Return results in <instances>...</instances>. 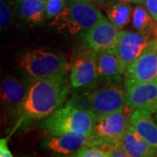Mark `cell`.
I'll list each match as a JSON object with an SVG mask.
<instances>
[{"mask_svg":"<svg viewBox=\"0 0 157 157\" xmlns=\"http://www.w3.org/2000/svg\"><path fill=\"white\" fill-rule=\"evenodd\" d=\"M67 73L54 77L34 79L29 86L23 104L20 122L45 120L67 103L71 90Z\"/></svg>","mask_w":157,"mask_h":157,"instance_id":"cell-1","label":"cell"},{"mask_svg":"<svg viewBox=\"0 0 157 157\" xmlns=\"http://www.w3.org/2000/svg\"><path fill=\"white\" fill-rule=\"evenodd\" d=\"M124 85L121 75L98 78L94 84L74 93L68 103L89 113L94 121L125 107Z\"/></svg>","mask_w":157,"mask_h":157,"instance_id":"cell-2","label":"cell"},{"mask_svg":"<svg viewBox=\"0 0 157 157\" xmlns=\"http://www.w3.org/2000/svg\"><path fill=\"white\" fill-rule=\"evenodd\" d=\"M94 119L89 113L67 102L41 123V129L48 136L64 134L91 135Z\"/></svg>","mask_w":157,"mask_h":157,"instance_id":"cell-3","label":"cell"},{"mask_svg":"<svg viewBox=\"0 0 157 157\" xmlns=\"http://www.w3.org/2000/svg\"><path fill=\"white\" fill-rule=\"evenodd\" d=\"M17 64L33 79L54 77L67 73V62L61 53L32 49L22 52L16 58Z\"/></svg>","mask_w":157,"mask_h":157,"instance_id":"cell-4","label":"cell"},{"mask_svg":"<svg viewBox=\"0 0 157 157\" xmlns=\"http://www.w3.org/2000/svg\"><path fill=\"white\" fill-rule=\"evenodd\" d=\"M105 16L94 5L82 0H67L64 10L57 16L52 25L59 30L66 29L75 34L87 32L101 21Z\"/></svg>","mask_w":157,"mask_h":157,"instance_id":"cell-5","label":"cell"},{"mask_svg":"<svg viewBox=\"0 0 157 157\" xmlns=\"http://www.w3.org/2000/svg\"><path fill=\"white\" fill-rule=\"evenodd\" d=\"M132 110L126 106L100 118L94 121L91 136L95 144L110 142L114 143L131 128L130 116Z\"/></svg>","mask_w":157,"mask_h":157,"instance_id":"cell-6","label":"cell"},{"mask_svg":"<svg viewBox=\"0 0 157 157\" xmlns=\"http://www.w3.org/2000/svg\"><path fill=\"white\" fill-rule=\"evenodd\" d=\"M155 79H157V50L149 45L126 69L124 73V88Z\"/></svg>","mask_w":157,"mask_h":157,"instance_id":"cell-7","label":"cell"},{"mask_svg":"<svg viewBox=\"0 0 157 157\" xmlns=\"http://www.w3.org/2000/svg\"><path fill=\"white\" fill-rule=\"evenodd\" d=\"M150 34L140 32L121 31L115 45L110 49L123 63L126 68L149 46Z\"/></svg>","mask_w":157,"mask_h":157,"instance_id":"cell-8","label":"cell"},{"mask_svg":"<svg viewBox=\"0 0 157 157\" xmlns=\"http://www.w3.org/2000/svg\"><path fill=\"white\" fill-rule=\"evenodd\" d=\"M124 105L130 110L157 111V79L125 87Z\"/></svg>","mask_w":157,"mask_h":157,"instance_id":"cell-9","label":"cell"},{"mask_svg":"<svg viewBox=\"0 0 157 157\" xmlns=\"http://www.w3.org/2000/svg\"><path fill=\"white\" fill-rule=\"evenodd\" d=\"M99 78L96 65V52L91 50L75 59L70 72V82L74 89L94 84Z\"/></svg>","mask_w":157,"mask_h":157,"instance_id":"cell-10","label":"cell"},{"mask_svg":"<svg viewBox=\"0 0 157 157\" xmlns=\"http://www.w3.org/2000/svg\"><path fill=\"white\" fill-rule=\"evenodd\" d=\"M121 33L120 29L105 17L93 28L86 32L84 39L91 50L107 51L115 45Z\"/></svg>","mask_w":157,"mask_h":157,"instance_id":"cell-11","label":"cell"},{"mask_svg":"<svg viewBox=\"0 0 157 157\" xmlns=\"http://www.w3.org/2000/svg\"><path fill=\"white\" fill-rule=\"evenodd\" d=\"M91 144H95L91 135L73 133L49 136L44 142L45 149L64 156H70L82 147Z\"/></svg>","mask_w":157,"mask_h":157,"instance_id":"cell-12","label":"cell"},{"mask_svg":"<svg viewBox=\"0 0 157 157\" xmlns=\"http://www.w3.org/2000/svg\"><path fill=\"white\" fill-rule=\"evenodd\" d=\"M29 86L16 77L9 75L4 78L1 86V101L11 113L19 114L28 93Z\"/></svg>","mask_w":157,"mask_h":157,"instance_id":"cell-13","label":"cell"},{"mask_svg":"<svg viewBox=\"0 0 157 157\" xmlns=\"http://www.w3.org/2000/svg\"><path fill=\"white\" fill-rule=\"evenodd\" d=\"M130 121L131 128L157 151V121L153 113L145 110H134Z\"/></svg>","mask_w":157,"mask_h":157,"instance_id":"cell-14","label":"cell"},{"mask_svg":"<svg viewBox=\"0 0 157 157\" xmlns=\"http://www.w3.org/2000/svg\"><path fill=\"white\" fill-rule=\"evenodd\" d=\"M115 144L130 157H157V151L132 128L124 134Z\"/></svg>","mask_w":157,"mask_h":157,"instance_id":"cell-15","label":"cell"},{"mask_svg":"<svg viewBox=\"0 0 157 157\" xmlns=\"http://www.w3.org/2000/svg\"><path fill=\"white\" fill-rule=\"evenodd\" d=\"M96 65L99 77H113L126 72V67L110 51L96 52Z\"/></svg>","mask_w":157,"mask_h":157,"instance_id":"cell-16","label":"cell"},{"mask_svg":"<svg viewBox=\"0 0 157 157\" xmlns=\"http://www.w3.org/2000/svg\"><path fill=\"white\" fill-rule=\"evenodd\" d=\"M17 15L32 25H39L45 17V2L43 0H19Z\"/></svg>","mask_w":157,"mask_h":157,"instance_id":"cell-17","label":"cell"},{"mask_svg":"<svg viewBox=\"0 0 157 157\" xmlns=\"http://www.w3.org/2000/svg\"><path fill=\"white\" fill-rule=\"evenodd\" d=\"M132 12L133 9L129 4L121 2L113 4L107 10L108 20L120 30L125 27L131 21Z\"/></svg>","mask_w":157,"mask_h":157,"instance_id":"cell-18","label":"cell"},{"mask_svg":"<svg viewBox=\"0 0 157 157\" xmlns=\"http://www.w3.org/2000/svg\"><path fill=\"white\" fill-rule=\"evenodd\" d=\"M153 20L150 13L143 6H138L133 9L131 23L133 27L138 32L153 33L157 25Z\"/></svg>","mask_w":157,"mask_h":157,"instance_id":"cell-19","label":"cell"},{"mask_svg":"<svg viewBox=\"0 0 157 157\" xmlns=\"http://www.w3.org/2000/svg\"><path fill=\"white\" fill-rule=\"evenodd\" d=\"M116 144L103 142L91 144L79 149L68 157H112V153Z\"/></svg>","mask_w":157,"mask_h":157,"instance_id":"cell-20","label":"cell"},{"mask_svg":"<svg viewBox=\"0 0 157 157\" xmlns=\"http://www.w3.org/2000/svg\"><path fill=\"white\" fill-rule=\"evenodd\" d=\"M66 0H48L45 2V17L54 19L66 7Z\"/></svg>","mask_w":157,"mask_h":157,"instance_id":"cell-21","label":"cell"},{"mask_svg":"<svg viewBox=\"0 0 157 157\" xmlns=\"http://www.w3.org/2000/svg\"><path fill=\"white\" fill-rule=\"evenodd\" d=\"M12 17L11 2L8 0L0 1V28L3 31L10 24Z\"/></svg>","mask_w":157,"mask_h":157,"instance_id":"cell-22","label":"cell"},{"mask_svg":"<svg viewBox=\"0 0 157 157\" xmlns=\"http://www.w3.org/2000/svg\"><path fill=\"white\" fill-rule=\"evenodd\" d=\"M9 137L1 138L0 140V157H13L8 147Z\"/></svg>","mask_w":157,"mask_h":157,"instance_id":"cell-23","label":"cell"},{"mask_svg":"<svg viewBox=\"0 0 157 157\" xmlns=\"http://www.w3.org/2000/svg\"><path fill=\"white\" fill-rule=\"evenodd\" d=\"M145 6L153 19L157 23V0H146Z\"/></svg>","mask_w":157,"mask_h":157,"instance_id":"cell-24","label":"cell"},{"mask_svg":"<svg viewBox=\"0 0 157 157\" xmlns=\"http://www.w3.org/2000/svg\"><path fill=\"white\" fill-rule=\"evenodd\" d=\"M112 157H130L126 153V152L124 151L122 148H121L120 147L117 146L115 147V148L113 149V151L112 153Z\"/></svg>","mask_w":157,"mask_h":157,"instance_id":"cell-25","label":"cell"},{"mask_svg":"<svg viewBox=\"0 0 157 157\" xmlns=\"http://www.w3.org/2000/svg\"><path fill=\"white\" fill-rule=\"evenodd\" d=\"M112 1H117L121 3H127V4H145L146 0H112Z\"/></svg>","mask_w":157,"mask_h":157,"instance_id":"cell-26","label":"cell"},{"mask_svg":"<svg viewBox=\"0 0 157 157\" xmlns=\"http://www.w3.org/2000/svg\"><path fill=\"white\" fill-rule=\"evenodd\" d=\"M82 1H87V2H97V3H101V4H108L112 0H82Z\"/></svg>","mask_w":157,"mask_h":157,"instance_id":"cell-27","label":"cell"},{"mask_svg":"<svg viewBox=\"0 0 157 157\" xmlns=\"http://www.w3.org/2000/svg\"><path fill=\"white\" fill-rule=\"evenodd\" d=\"M150 45L154 47V48H155L157 50V40L156 39H155V40H152L151 43H150Z\"/></svg>","mask_w":157,"mask_h":157,"instance_id":"cell-28","label":"cell"},{"mask_svg":"<svg viewBox=\"0 0 157 157\" xmlns=\"http://www.w3.org/2000/svg\"><path fill=\"white\" fill-rule=\"evenodd\" d=\"M153 34L155 35V39L157 40V25H156V26H155V30H154V32H153Z\"/></svg>","mask_w":157,"mask_h":157,"instance_id":"cell-29","label":"cell"},{"mask_svg":"<svg viewBox=\"0 0 157 157\" xmlns=\"http://www.w3.org/2000/svg\"><path fill=\"white\" fill-rule=\"evenodd\" d=\"M154 116H155V120H156L157 121V111L154 113Z\"/></svg>","mask_w":157,"mask_h":157,"instance_id":"cell-30","label":"cell"},{"mask_svg":"<svg viewBox=\"0 0 157 157\" xmlns=\"http://www.w3.org/2000/svg\"><path fill=\"white\" fill-rule=\"evenodd\" d=\"M43 1H45V2H46V1H48V0H43Z\"/></svg>","mask_w":157,"mask_h":157,"instance_id":"cell-31","label":"cell"},{"mask_svg":"<svg viewBox=\"0 0 157 157\" xmlns=\"http://www.w3.org/2000/svg\"><path fill=\"white\" fill-rule=\"evenodd\" d=\"M17 1H19V0H16V2H17Z\"/></svg>","mask_w":157,"mask_h":157,"instance_id":"cell-32","label":"cell"}]
</instances>
